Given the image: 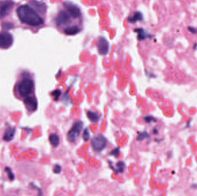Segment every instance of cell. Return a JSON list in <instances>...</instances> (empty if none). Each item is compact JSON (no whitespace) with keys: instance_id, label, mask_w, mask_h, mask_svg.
Instances as JSON below:
<instances>
[{"instance_id":"13","label":"cell","mask_w":197,"mask_h":196,"mask_svg":"<svg viewBox=\"0 0 197 196\" xmlns=\"http://www.w3.org/2000/svg\"><path fill=\"white\" fill-rule=\"evenodd\" d=\"M49 141H50V143H51V144L54 147H57L60 144V137L57 134H56L55 133H51L49 135Z\"/></svg>"},{"instance_id":"9","label":"cell","mask_w":197,"mask_h":196,"mask_svg":"<svg viewBox=\"0 0 197 196\" xmlns=\"http://www.w3.org/2000/svg\"><path fill=\"white\" fill-rule=\"evenodd\" d=\"M65 6L66 10L69 12V13L70 14L73 19L76 20L81 17V10L77 5L69 2H66L65 3Z\"/></svg>"},{"instance_id":"8","label":"cell","mask_w":197,"mask_h":196,"mask_svg":"<svg viewBox=\"0 0 197 196\" xmlns=\"http://www.w3.org/2000/svg\"><path fill=\"white\" fill-rule=\"evenodd\" d=\"M13 43L12 35L7 32H0V48L6 49L10 47Z\"/></svg>"},{"instance_id":"20","label":"cell","mask_w":197,"mask_h":196,"mask_svg":"<svg viewBox=\"0 0 197 196\" xmlns=\"http://www.w3.org/2000/svg\"><path fill=\"white\" fill-rule=\"evenodd\" d=\"M90 137V133H89V131L88 130V128H85V130L84 131L83 133V135H82V137L84 141H87Z\"/></svg>"},{"instance_id":"23","label":"cell","mask_w":197,"mask_h":196,"mask_svg":"<svg viewBox=\"0 0 197 196\" xmlns=\"http://www.w3.org/2000/svg\"><path fill=\"white\" fill-rule=\"evenodd\" d=\"M119 154V147L115 148L114 150L111 151V152H110V154L111 155H113V156H118Z\"/></svg>"},{"instance_id":"14","label":"cell","mask_w":197,"mask_h":196,"mask_svg":"<svg viewBox=\"0 0 197 196\" xmlns=\"http://www.w3.org/2000/svg\"><path fill=\"white\" fill-rule=\"evenodd\" d=\"M142 19L143 16L142 13L139 12H136L128 18V21L131 23H134L138 21H141Z\"/></svg>"},{"instance_id":"12","label":"cell","mask_w":197,"mask_h":196,"mask_svg":"<svg viewBox=\"0 0 197 196\" xmlns=\"http://www.w3.org/2000/svg\"><path fill=\"white\" fill-rule=\"evenodd\" d=\"M15 133V129L12 127H8L4 132L3 139L6 141H9L13 138Z\"/></svg>"},{"instance_id":"2","label":"cell","mask_w":197,"mask_h":196,"mask_svg":"<svg viewBox=\"0 0 197 196\" xmlns=\"http://www.w3.org/2000/svg\"><path fill=\"white\" fill-rule=\"evenodd\" d=\"M17 13L20 21L28 25L38 27L45 23L43 18L28 5L20 6L17 9Z\"/></svg>"},{"instance_id":"5","label":"cell","mask_w":197,"mask_h":196,"mask_svg":"<svg viewBox=\"0 0 197 196\" xmlns=\"http://www.w3.org/2000/svg\"><path fill=\"white\" fill-rule=\"evenodd\" d=\"M91 144L94 150L101 151L107 146V141L103 135L99 134L95 136L92 139Z\"/></svg>"},{"instance_id":"18","label":"cell","mask_w":197,"mask_h":196,"mask_svg":"<svg viewBox=\"0 0 197 196\" xmlns=\"http://www.w3.org/2000/svg\"><path fill=\"white\" fill-rule=\"evenodd\" d=\"M149 136H150L146 132H143L141 133L138 135V136L137 138V140H138V141H141V140H143L144 139L149 137Z\"/></svg>"},{"instance_id":"21","label":"cell","mask_w":197,"mask_h":196,"mask_svg":"<svg viewBox=\"0 0 197 196\" xmlns=\"http://www.w3.org/2000/svg\"><path fill=\"white\" fill-rule=\"evenodd\" d=\"M2 27L5 29H12L14 27V24L12 23H3L2 24Z\"/></svg>"},{"instance_id":"10","label":"cell","mask_w":197,"mask_h":196,"mask_svg":"<svg viewBox=\"0 0 197 196\" xmlns=\"http://www.w3.org/2000/svg\"><path fill=\"white\" fill-rule=\"evenodd\" d=\"M97 50L100 55H106L109 51V43L104 37H100L98 39Z\"/></svg>"},{"instance_id":"15","label":"cell","mask_w":197,"mask_h":196,"mask_svg":"<svg viewBox=\"0 0 197 196\" xmlns=\"http://www.w3.org/2000/svg\"><path fill=\"white\" fill-rule=\"evenodd\" d=\"M87 116L89 118V119L93 123H97L99 122L100 119V117L98 113L96 112H95L93 111H89L87 112Z\"/></svg>"},{"instance_id":"1","label":"cell","mask_w":197,"mask_h":196,"mask_svg":"<svg viewBox=\"0 0 197 196\" xmlns=\"http://www.w3.org/2000/svg\"><path fill=\"white\" fill-rule=\"evenodd\" d=\"M14 96L20 101L35 95V82L32 76L27 72H23L19 76L13 87Z\"/></svg>"},{"instance_id":"3","label":"cell","mask_w":197,"mask_h":196,"mask_svg":"<svg viewBox=\"0 0 197 196\" xmlns=\"http://www.w3.org/2000/svg\"><path fill=\"white\" fill-rule=\"evenodd\" d=\"M73 19L69 12L65 10H60L54 18V23L59 28H64V29L69 27Z\"/></svg>"},{"instance_id":"19","label":"cell","mask_w":197,"mask_h":196,"mask_svg":"<svg viewBox=\"0 0 197 196\" xmlns=\"http://www.w3.org/2000/svg\"><path fill=\"white\" fill-rule=\"evenodd\" d=\"M61 94V91L60 90H56L52 93V96L54 97V100H58L59 97Z\"/></svg>"},{"instance_id":"6","label":"cell","mask_w":197,"mask_h":196,"mask_svg":"<svg viewBox=\"0 0 197 196\" xmlns=\"http://www.w3.org/2000/svg\"><path fill=\"white\" fill-rule=\"evenodd\" d=\"M24 107L28 113H32L38 108V101L35 95L29 96L23 101Z\"/></svg>"},{"instance_id":"22","label":"cell","mask_w":197,"mask_h":196,"mask_svg":"<svg viewBox=\"0 0 197 196\" xmlns=\"http://www.w3.org/2000/svg\"><path fill=\"white\" fill-rule=\"evenodd\" d=\"M61 170H62V168H61V166L59 165H56L54 167V169H53V171L56 174H59L61 171Z\"/></svg>"},{"instance_id":"11","label":"cell","mask_w":197,"mask_h":196,"mask_svg":"<svg viewBox=\"0 0 197 196\" xmlns=\"http://www.w3.org/2000/svg\"><path fill=\"white\" fill-rule=\"evenodd\" d=\"M81 31V28L77 25H73L67 27L64 29V33L67 35H74L79 33Z\"/></svg>"},{"instance_id":"24","label":"cell","mask_w":197,"mask_h":196,"mask_svg":"<svg viewBox=\"0 0 197 196\" xmlns=\"http://www.w3.org/2000/svg\"><path fill=\"white\" fill-rule=\"evenodd\" d=\"M154 119L152 116H146L145 117V120L147 123H150L152 121H154Z\"/></svg>"},{"instance_id":"16","label":"cell","mask_w":197,"mask_h":196,"mask_svg":"<svg viewBox=\"0 0 197 196\" xmlns=\"http://www.w3.org/2000/svg\"><path fill=\"white\" fill-rule=\"evenodd\" d=\"M135 31L138 33V38L139 40H142L146 38L147 33L145 32V31L143 29L138 28L135 29Z\"/></svg>"},{"instance_id":"17","label":"cell","mask_w":197,"mask_h":196,"mask_svg":"<svg viewBox=\"0 0 197 196\" xmlns=\"http://www.w3.org/2000/svg\"><path fill=\"white\" fill-rule=\"evenodd\" d=\"M117 166L118 169L116 171V172H117V173H123V171L124 170V169H125V163L124 162L120 161V162L117 163Z\"/></svg>"},{"instance_id":"4","label":"cell","mask_w":197,"mask_h":196,"mask_svg":"<svg viewBox=\"0 0 197 196\" xmlns=\"http://www.w3.org/2000/svg\"><path fill=\"white\" fill-rule=\"evenodd\" d=\"M82 128L83 123L81 122H77L74 123L67 134V139L71 143H74L77 140Z\"/></svg>"},{"instance_id":"7","label":"cell","mask_w":197,"mask_h":196,"mask_svg":"<svg viewBox=\"0 0 197 196\" xmlns=\"http://www.w3.org/2000/svg\"><path fill=\"white\" fill-rule=\"evenodd\" d=\"M14 4L12 0L0 1V18L5 17L9 14L14 6Z\"/></svg>"}]
</instances>
